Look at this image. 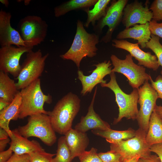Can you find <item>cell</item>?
<instances>
[{
    "label": "cell",
    "instance_id": "obj_1",
    "mask_svg": "<svg viewBox=\"0 0 162 162\" xmlns=\"http://www.w3.org/2000/svg\"><path fill=\"white\" fill-rule=\"evenodd\" d=\"M81 100L70 92L57 103L51 111H48L52 126L55 132L65 135L72 128V123L80 107Z\"/></svg>",
    "mask_w": 162,
    "mask_h": 162
},
{
    "label": "cell",
    "instance_id": "obj_2",
    "mask_svg": "<svg viewBox=\"0 0 162 162\" xmlns=\"http://www.w3.org/2000/svg\"><path fill=\"white\" fill-rule=\"evenodd\" d=\"M99 42V35L94 33L88 32L82 22L78 19L72 44L69 50L60 56L64 60H72L79 69L83 58H92L96 55L98 49L96 45Z\"/></svg>",
    "mask_w": 162,
    "mask_h": 162
},
{
    "label": "cell",
    "instance_id": "obj_3",
    "mask_svg": "<svg viewBox=\"0 0 162 162\" xmlns=\"http://www.w3.org/2000/svg\"><path fill=\"white\" fill-rule=\"evenodd\" d=\"M40 80L38 79L20 91L21 103L18 118L23 119L28 116L39 114L48 115L45 110V103L50 104L52 98L50 94H44L41 88Z\"/></svg>",
    "mask_w": 162,
    "mask_h": 162
},
{
    "label": "cell",
    "instance_id": "obj_4",
    "mask_svg": "<svg viewBox=\"0 0 162 162\" xmlns=\"http://www.w3.org/2000/svg\"><path fill=\"white\" fill-rule=\"evenodd\" d=\"M110 80L107 83L100 84L102 87L110 89L114 93L116 101L118 107V117L115 118L113 124L120 122L123 118L127 119H136L139 110L137 104L139 98L138 89L134 88L129 94H126L121 88L116 80L114 72L110 74Z\"/></svg>",
    "mask_w": 162,
    "mask_h": 162
},
{
    "label": "cell",
    "instance_id": "obj_5",
    "mask_svg": "<svg viewBox=\"0 0 162 162\" xmlns=\"http://www.w3.org/2000/svg\"><path fill=\"white\" fill-rule=\"evenodd\" d=\"M17 129L23 137H37L48 146H52L56 140L55 131L47 114L41 113L29 116L27 123Z\"/></svg>",
    "mask_w": 162,
    "mask_h": 162
},
{
    "label": "cell",
    "instance_id": "obj_6",
    "mask_svg": "<svg viewBox=\"0 0 162 162\" xmlns=\"http://www.w3.org/2000/svg\"><path fill=\"white\" fill-rule=\"evenodd\" d=\"M49 54L43 55L41 50H32L27 53L26 57L21 65L20 73L16 78V84L19 90L28 86L39 78L43 72L45 62Z\"/></svg>",
    "mask_w": 162,
    "mask_h": 162
},
{
    "label": "cell",
    "instance_id": "obj_7",
    "mask_svg": "<svg viewBox=\"0 0 162 162\" xmlns=\"http://www.w3.org/2000/svg\"><path fill=\"white\" fill-rule=\"evenodd\" d=\"M110 58L113 67L112 72L124 75L133 89H138L146 81L150 80L151 76L146 72L145 68L135 64L130 54L126 55L124 59L118 58L114 54H112Z\"/></svg>",
    "mask_w": 162,
    "mask_h": 162
},
{
    "label": "cell",
    "instance_id": "obj_8",
    "mask_svg": "<svg viewBox=\"0 0 162 162\" xmlns=\"http://www.w3.org/2000/svg\"><path fill=\"white\" fill-rule=\"evenodd\" d=\"M18 27L26 46L33 48L44 41L47 35L48 25L40 16L29 15L21 19Z\"/></svg>",
    "mask_w": 162,
    "mask_h": 162
},
{
    "label": "cell",
    "instance_id": "obj_9",
    "mask_svg": "<svg viewBox=\"0 0 162 162\" xmlns=\"http://www.w3.org/2000/svg\"><path fill=\"white\" fill-rule=\"evenodd\" d=\"M147 133L139 128L136 130V134L133 137L126 140H122L118 143L110 144V150L119 154L123 161L139 156L140 158L146 157L151 154L150 146L146 142Z\"/></svg>",
    "mask_w": 162,
    "mask_h": 162
},
{
    "label": "cell",
    "instance_id": "obj_10",
    "mask_svg": "<svg viewBox=\"0 0 162 162\" xmlns=\"http://www.w3.org/2000/svg\"><path fill=\"white\" fill-rule=\"evenodd\" d=\"M128 0H113L107 8L105 16L98 21L93 27L94 33L99 35L103 28L107 26L108 28L105 35L101 39L100 42L107 43L112 40L114 31L122 22L124 8L128 4Z\"/></svg>",
    "mask_w": 162,
    "mask_h": 162
},
{
    "label": "cell",
    "instance_id": "obj_11",
    "mask_svg": "<svg viewBox=\"0 0 162 162\" xmlns=\"http://www.w3.org/2000/svg\"><path fill=\"white\" fill-rule=\"evenodd\" d=\"M138 90L139 98L138 103L140 104V108L136 120L139 128L147 133L151 115L156 105L158 94L148 81H146Z\"/></svg>",
    "mask_w": 162,
    "mask_h": 162
},
{
    "label": "cell",
    "instance_id": "obj_12",
    "mask_svg": "<svg viewBox=\"0 0 162 162\" xmlns=\"http://www.w3.org/2000/svg\"><path fill=\"white\" fill-rule=\"evenodd\" d=\"M33 48L28 46L16 47L12 45L0 48V71L9 73L17 78L21 69L19 62L22 56L32 50Z\"/></svg>",
    "mask_w": 162,
    "mask_h": 162
},
{
    "label": "cell",
    "instance_id": "obj_13",
    "mask_svg": "<svg viewBox=\"0 0 162 162\" xmlns=\"http://www.w3.org/2000/svg\"><path fill=\"white\" fill-rule=\"evenodd\" d=\"M148 1L146 2L145 7L142 2L137 0L126 5L122 21L125 28L137 24H145L152 20L153 15L148 8Z\"/></svg>",
    "mask_w": 162,
    "mask_h": 162
},
{
    "label": "cell",
    "instance_id": "obj_14",
    "mask_svg": "<svg viewBox=\"0 0 162 162\" xmlns=\"http://www.w3.org/2000/svg\"><path fill=\"white\" fill-rule=\"evenodd\" d=\"M113 46L128 52L138 62L137 64L156 71L159 67L157 57L149 52H145L140 48L138 43H132L125 40L114 39Z\"/></svg>",
    "mask_w": 162,
    "mask_h": 162
},
{
    "label": "cell",
    "instance_id": "obj_15",
    "mask_svg": "<svg viewBox=\"0 0 162 162\" xmlns=\"http://www.w3.org/2000/svg\"><path fill=\"white\" fill-rule=\"evenodd\" d=\"M112 63L110 60H105L93 65L95 68L91 71L92 74L88 76L84 75L82 71H77L78 79L81 82L82 88L81 94L82 96L91 93L94 88L98 84L106 83L104 78L112 73Z\"/></svg>",
    "mask_w": 162,
    "mask_h": 162
},
{
    "label": "cell",
    "instance_id": "obj_16",
    "mask_svg": "<svg viewBox=\"0 0 162 162\" xmlns=\"http://www.w3.org/2000/svg\"><path fill=\"white\" fill-rule=\"evenodd\" d=\"M11 13L1 9L0 11V45L1 47L14 45L26 46L19 32L10 24Z\"/></svg>",
    "mask_w": 162,
    "mask_h": 162
},
{
    "label": "cell",
    "instance_id": "obj_17",
    "mask_svg": "<svg viewBox=\"0 0 162 162\" xmlns=\"http://www.w3.org/2000/svg\"><path fill=\"white\" fill-rule=\"evenodd\" d=\"M97 89L96 86L87 114L85 116H82L80 122L75 126V129L79 131L86 133L90 130H105L111 129L110 125L103 120L94 110V104Z\"/></svg>",
    "mask_w": 162,
    "mask_h": 162
},
{
    "label": "cell",
    "instance_id": "obj_18",
    "mask_svg": "<svg viewBox=\"0 0 162 162\" xmlns=\"http://www.w3.org/2000/svg\"><path fill=\"white\" fill-rule=\"evenodd\" d=\"M9 137L10 143L14 153L18 155L30 154L32 152L44 150L40 144L35 140H30L22 136L17 129L11 130Z\"/></svg>",
    "mask_w": 162,
    "mask_h": 162
},
{
    "label": "cell",
    "instance_id": "obj_19",
    "mask_svg": "<svg viewBox=\"0 0 162 162\" xmlns=\"http://www.w3.org/2000/svg\"><path fill=\"white\" fill-rule=\"evenodd\" d=\"M64 136L70 152L72 160L86 151L89 143V139L86 133L72 128Z\"/></svg>",
    "mask_w": 162,
    "mask_h": 162
},
{
    "label": "cell",
    "instance_id": "obj_20",
    "mask_svg": "<svg viewBox=\"0 0 162 162\" xmlns=\"http://www.w3.org/2000/svg\"><path fill=\"white\" fill-rule=\"evenodd\" d=\"M149 22L143 24H136L132 27L125 28L117 35L118 40L130 38L137 40L141 48H146V44L151 38V34L149 28Z\"/></svg>",
    "mask_w": 162,
    "mask_h": 162
},
{
    "label": "cell",
    "instance_id": "obj_21",
    "mask_svg": "<svg viewBox=\"0 0 162 162\" xmlns=\"http://www.w3.org/2000/svg\"><path fill=\"white\" fill-rule=\"evenodd\" d=\"M21 103V97L20 92L8 106L0 111V128L5 130L9 136L12 132L9 127V123L11 120H16L19 118Z\"/></svg>",
    "mask_w": 162,
    "mask_h": 162
},
{
    "label": "cell",
    "instance_id": "obj_22",
    "mask_svg": "<svg viewBox=\"0 0 162 162\" xmlns=\"http://www.w3.org/2000/svg\"><path fill=\"white\" fill-rule=\"evenodd\" d=\"M145 140L147 144L150 146L162 143V119L154 110L149 119Z\"/></svg>",
    "mask_w": 162,
    "mask_h": 162
},
{
    "label": "cell",
    "instance_id": "obj_23",
    "mask_svg": "<svg viewBox=\"0 0 162 162\" xmlns=\"http://www.w3.org/2000/svg\"><path fill=\"white\" fill-rule=\"evenodd\" d=\"M98 0H70L64 2L54 8L55 16L58 17L74 10L86 9L95 4Z\"/></svg>",
    "mask_w": 162,
    "mask_h": 162
},
{
    "label": "cell",
    "instance_id": "obj_24",
    "mask_svg": "<svg viewBox=\"0 0 162 162\" xmlns=\"http://www.w3.org/2000/svg\"><path fill=\"white\" fill-rule=\"evenodd\" d=\"M8 74L0 71V100L10 104L20 91Z\"/></svg>",
    "mask_w": 162,
    "mask_h": 162
},
{
    "label": "cell",
    "instance_id": "obj_25",
    "mask_svg": "<svg viewBox=\"0 0 162 162\" xmlns=\"http://www.w3.org/2000/svg\"><path fill=\"white\" fill-rule=\"evenodd\" d=\"M92 132L95 135L105 138L107 142L112 144L131 138L136 134V131L131 128L122 131L110 129L105 130H92Z\"/></svg>",
    "mask_w": 162,
    "mask_h": 162
},
{
    "label": "cell",
    "instance_id": "obj_26",
    "mask_svg": "<svg viewBox=\"0 0 162 162\" xmlns=\"http://www.w3.org/2000/svg\"><path fill=\"white\" fill-rule=\"evenodd\" d=\"M110 2V0H98L92 9L85 10L87 18L84 24V27L88 28L90 23L94 27L96 21H99L105 15L108 5Z\"/></svg>",
    "mask_w": 162,
    "mask_h": 162
},
{
    "label": "cell",
    "instance_id": "obj_27",
    "mask_svg": "<svg viewBox=\"0 0 162 162\" xmlns=\"http://www.w3.org/2000/svg\"><path fill=\"white\" fill-rule=\"evenodd\" d=\"M56 157L53 158L52 162H71V154L67 144L64 136L58 139V148Z\"/></svg>",
    "mask_w": 162,
    "mask_h": 162
},
{
    "label": "cell",
    "instance_id": "obj_28",
    "mask_svg": "<svg viewBox=\"0 0 162 162\" xmlns=\"http://www.w3.org/2000/svg\"><path fill=\"white\" fill-rule=\"evenodd\" d=\"M146 48L150 49L155 54L159 65L161 66L160 74L162 75V45L160 42V38L151 34V38L146 44Z\"/></svg>",
    "mask_w": 162,
    "mask_h": 162
},
{
    "label": "cell",
    "instance_id": "obj_29",
    "mask_svg": "<svg viewBox=\"0 0 162 162\" xmlns=\"http://www.w3.org/2000/svg\"><path fill=\"white\" fill-rule=\"evenodd\" d=\"M29 155L30 162H52L53 157L56 154L48 153L44 150L32 152Z\"/></svg>",
    "mask_w": 162,
    "mask_h": 162
},
{
    "label": "cell",
    "instance_id": "obj_30",
    "mask_svg": "<svg viewBox=\"0 0 162 162\" xmlns=\"http://www.w3.org/2000/svg\"><path fill=\"white\" fill-rule=\"evenodd\" d=\"M97 152V149L94 147L85 151L78 157L80 162H102Z\"/></svg>",
    "mask_w": 162,
    "mask_h": 162
},
{
    "label": "cell",
    "instance_id": "obj_31",
    "mask_svg": "<svg viewBox=\"0 0 162 162\" xmlns=\"http://www.w3.org/2000/svg\"><path fill=\"white\" fill-rule=\"evenodd\" d=\"M98 155L102 162H122L121 155L117 152L110 150L106 152H100Z\"/></svg>",
    "mask_w": 162,
    "mask_h": 162
},
{
    "label": "cell",
    "instance_id": "obj_32",
    "mask_svg": "<svg viewBox=\"0 0 162 162\" xmlns=\"http://www.w3.org/2000/svg\"><path fill=\"white\" fill-rule=\"evenodd\" d=\"M149 9L152 13V20L157 22L162 20V0H154Z\"/></svg>",
    "mask_w": 162,
    "mask_h": 162
},
{
    "label": "cell",
    "instance_id": "obj_33",
    "mask_svg": "<svg viewBox=\"0 0 162 162\" xmlns=\"http://www.w3.org/2000/svg\"><path fill=\"white\" fill-rule=\"evenodd\" d=\"M152 87L157 92L158 98L162 99V76L159 75L154 81L152 77L149 80Z\"/></svg>",
    "mask_w": 162,
    "mask_h": 162
},
{
    "label": "cell",
    "instance_id": "obj_34",
    "mask_svg": "<svg viewBox=\"0 0 162 162\" xmlns=\"http://www.w3.org/2000/svg\"><path fill=\"white\" fill-rule=\"evenodd\" d=\"M149 28L151 34L162 38V22L159 23L152 20L149 22Z\"/></svg>",
    "mask_w": 162,
    "mask_h": 162
},
{
    "label": "cell",
    "instance_id": "obj_35",
    "mask_svg": "<svg viewBox=\"0 0 162 162\" xmlns=\"http://www.w3.org/2000/svg\"><path fill=\"white\" fill-rule=\"evenodd\" d=\"M6 162H30L28 154L18 155L14 153Z\"/></svg>",
    "mask_w": 162,
    "mask_h": 162
},
{
    "label": "cell",
    "instance_id": "obj_36",
    "mask_svg": "<svg viewBox=\"0 0 162 162\" xmlns=\"http://www.w3.org/2000/svg\"><path fill=\"white\" fill-rule=\"evenodd\" d=\"M150 151L155 153L159 158L160 162H162V143L155 144L151 146Z\"/></svg>",
    "mask_w": 162,
    "mask_h": 162
},
{
    "label": "cell",
    "instance_id": "obj_37",
    "mask_svg": "<svg viewBox=\"0 0 162 162\" xmlns=\"http://www.w3.org/2000/svg\"><path fill=\"white\" fill-rule=\"evenodd\" d=\"M13 151L10 147L0 152V162H6L12 156Z\"/></svg>",
    "mask_w": 162,
    "mask_h": 162
},
{
    "label": "cell",
    "instance_id": "obj_38",
    "mask_svg": "<svg viewBox=\"0 0 162 162\" xmlns=\"http://www.w3.org/2000/svg\"><path fill=\"white\" fill-rule=\"evenodd\" d=\"M138 162H160L157 155H151L145 158H140Z\"/></svg>",
    "mask_w": 162,
    "mask_h": 162
},
{
    "label": "cell",
    "instance_id": "obj_39",
    "mask_svg": "<svg viewBox=\"0 0 162 162\" xmlns=\"http://www.w3.org/2000/svg\"><path fill=\"white\" fill-rule=\"evenodd\" d=\"M10 141V139L8 138L0 140V152L4 150L7 144Z\"/></svg>",
    "mask_w": 162,
    "mask_h": 162
},
{
    "label": "cell",
    "instance_id": "obj_40",
    "mask_svg": "<svg viewBox=\"0 0 162 162\" xmlns=\"http://www.w3.org/2000/svg\"><path fill=\"white\" fill-rule=\"evenodd\" d=\"M9 137L8 132L4 129L0 128V140L7 139Z\"/></svg>",
    "mask_w": 162,
    "mask_h": 162
},
{
    "label": "cell",
    "instance_id": "obj_41",
    "mask_svg": "<svg viewBox=\"0 0 162 162\" xmlns=\"http://www.w3.org/2000/svg\"><path fill=\"white\" fill-rule=\"evenodd\" d=\"M154 110L157 115L162 119V106H158L156 105Z\"/></svg>",
    "mask_w": 162,
    "mask_h": 162
},
{
    "label": "cell",
    "instance_id": "obj_42",
    "mask_svg": "<svg viewBox=\"0 0 162 162\" xmlns=\"http://www.w3.org/2000/svg\"><path fill=\"white\" fill-rule=\"evenodd\" d=\"M10 104L5 101L0 100V111L5 108Z\"/></svg>",
    "mask_w": 162,
    "mask_h": 162
},
{
    "label": "cell",
    "instance_id": "obj_43",
    "mask_svg": "<svg viewBox=\"0 0 162 162\" xmlns=\"http://www.w3.org/2000/svg\"><path fill=\"white\" fill-rule=\"evenodd\" d=\"M140 158V156H136L131 159L124 160L122 162H138Z\"/></svg>",
    "mask_w": 162,
    "mask_h": 162
},
{
    "label": "cell",
    "instance_id": "obj_44",
    "mask_svg": "<svg viewBox=\"0 0 162 162\" xmlns=\"http://www.w3.org/2000/svg\"><path fill=\"white\" fill-rule=\"evenodd\" d=\"M0 2L7 8L8 7L9 4V2L8 0H0Z\"/></svg>",
    "mask_w": 162,
    "mask_h": 162
},
{
    "label": "cell",
    "instance_id": "obj_45",
    "mask_svg": "<svg viewBox=\"0 0 162 162\" xmlns=\"http://www.w3.org/2000/svg\"><path fill=\"white\" fill-rule=\"evenodd\" d=\"M24 4L26 5H27L29 4L30 3L31 0H25L24 1Z\"/></svg>",
    "mask_w": 162,
    "mask_h": 162
}]
</instances>
